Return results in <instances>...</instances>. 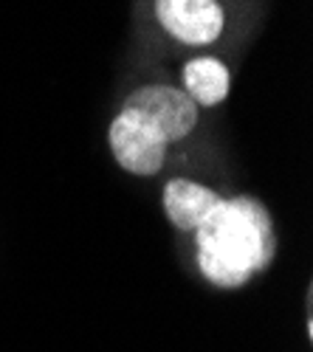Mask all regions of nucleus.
Here are the masks:
<instances>
[{"label": "nucleus", "instance_id": "1", "mask_svg": "<svg viewBox=\"0 0 313 352\" xmlns=\"http://www.w3.org/2000/svg\"><path fill=\"white\" fill-rule=\"evenodd\" d=\"M197 231V265L220 287H240L274 256V228L268 212L254 197L223 200Z\"/></svg>", "mask_w": 313, "mask_h": 352}, {"label": "nucleus", "instance_id": "2", "mask_svg": "<svg viewBox=\"0 0 313 352\" xmlns=\"http://www.w3.org/2000/svg\"><path fill=\"white\" fill-rule=\"evenodd\" d=\"M122 110L138 116L141 122H147L155 133L164 135L166 144L189 135L197 122V104L184 91H175V87H166V85L138 87L136 94L127 96Z\"/></svg>", "mask_w": 313, "mask_h": 352}, {"label": "nucleus", "instance_id": "3", "mask_svg": "<svg viewBox=\"0 0 313 352\" xmlns=\"http://www.w3.org/2000/svg\"><path fill=\"white\" fill-rule=\"evenodd\" d=\"M107 138H110V150L116 155V161L133 175H144L147 178V175H155L166 161L164 135L127 110H122L113 119Z\"/></svg>", "mask_w": 313, "mask_h": 352}, {"label": "nucleus", "instance_id": "4", "mask_svg": "<svg viewBox=\"0 0 313 352\" xmlns=\"http://www.w3.org/2000/svg\"><path fill=\"white\" fill-rule=\"evenodd\" d=\"M158 23L186 45L215 43L223 32V9L215 0H155Z\"/></svg>", "mask_w": 313, "mask_h": 352}, {"label": "nucleus", "instance_id": "5", "mask_svg": "<svg viewBox=\"0 0 313 352\" xmlns=\"http://www.w3.org/2000/svg\"><path fill=\"white\" fill-rule=\"evenodd\" d=\"M220 197L201 186V184H192V181H169L166 189H164V209H166V217L173 220L175 228L181 231H195L206 220V214L217 206Z\"/></svg>", "mask_w": 313, "mask_h": 352}, {"label": "nucleus", "instance_id": "6", "mask_svg": "<svg viewBox=\"0 0 313 352\" xmlns=\"http://www.w3.org/2000/svg\"><path fill=\"white\" fill-rule=\"evenodd\" d=\"M184 87L186 96L195 104H220L229 96V71L223 63L212 60V56H201V60H192L184 68Z\"/></svg>", "mask_w": 313, "mask_h": 352}]
</instances>
